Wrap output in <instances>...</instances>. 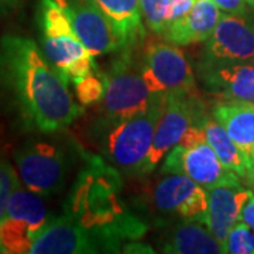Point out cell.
Listing matches in <instances>:
<instances>
[{
    "label": "cell",
    "mask_w": 254,
    "mask_h": 254,
    "mask_svg": "<svg viewBox=\"0 0 254 254\" xmlns=\"http://www.w3.org/2000/svg\"><path fill=\"white\" fill-rule=\"evenodd\" d=\"M14 160L18 180L31 192L47 198L64 190L69 161L61 145L43 140L30 141L18 150Z\"/></svg>",
    "instance_id": "obj_6"
},
{
    "label": "cell",
    "mask_w": 254,
    "mask_h": 254,
    "mask_svg": "<svg viewBox=\"0 0 254 254\" xmlns=\"http://www.w3.org/2000/svg\"><path fill=\"white\" fill-rule=\"evenodd\" d=\"M196 0H168V9H167V28L173 24L174 21L184 17L190 11Z\"/></svg>",
    "instance_id": "obj_25"
},
{
    "label": "cell",
    "mask_w": 254,
    "mask_h": 254,
    "mask_svg": "<svg viewBox=\"0 0 254 254\" xmlns=\"http://www.w3.org/2000/svg\"><path fill=\"white\" fill-rule=\"evenodd\" d=\"M82 44L93 57L125 48L127 41L93 0H61Z\"/></svg>",
    "instance_id": "obj_11"
},
{
    "label": "cell",
    "mask_w": 254,
    "mask_h": 254,
    "mask_svg": "<svg viewBox=\"0 0 254 254\" xmlns=\"http://www.w3.org/2000/svg\"><path fill=\"white\" fill-rule=\"evenodd\" d=\"M20 182L17 171L11 167V164L0 157V219L4 215L10 196L14 188Z\"/></svg>",
    "instance_id": "obj_24"
},
{
    "label": "cell",
    "mask_w": 254,
    "mask_h": 254,
    "mask_svg": "<svg viewBox=\"0 0 254 254\" xmlns=\"http://www.w3.org/2000/svg\"><path fill=\"white\" fill-rule=\"evenodd\" d=\"M105 76L106 91L100 102L105 118L112 125L141 113L157 96L148 89L141 72V64L133 57L130 46L122 48Z\"/></svg>",
    "instance_id": "obj_4"
},
{
    "label": "cell",
    "mask_w": 254,
    "mask_h": 254,
    "mask_svg": "<svg viewBox=\"0 0 254 254\" xmlns=\"http://www.w3.org/2000/svg\"><path fill=\"white\" fill-rule=\"evenodd\" d=\"M199 116V103L192 93L168 95L165 98L163 113L155 127L154 140L147 155L144 174L151 173L174 147L180 144L187 130L202 119Z\"/></svg>",
    "instance_id": "obj_9"
},
{
    "label": "cell",
    "mask_w": 254,
    "mask_h": 254,
    "mask_svg": "<svg viewBox=\"0 0 254 254\" xmlns=\"http://www.w3.org/2000/svg\"><path fill=\"white\" fill-rule=\"evenodd\" d=\"M219 9L227 14L245 16L247 11V0H212Z\"/></svg>",
    "instance_id": "obj_26"
},
{
    "label": "cell",
    "mask_w": 254,
    "mask_h": 254,
    "mask_svg": "<svg viewBox=\"0 0 254 254\" xmlns=\"http://www.w3.org/2000/svg\"><path fill=\"white\" fill-rule=\"evenodd\" d=\"M140 9L145 26L155 34L163 36L167 30L168 0H140Z\"/></svg>",
    "instance_id": "obj_22"
},
{
    "label": "cell",
    "mask_w": 254,
    "mask_h": 254,
    "mask_svg": "<svg viewBox=\"0 0 254 254\" xmlns=\"http://www.w3.org/2000/svg\"><path fill=\"white\" fill-rule=\"evenodd\" d=\"M203 82L225 103H254V64L206 65Z\"/></svg>",
    "instance_id": "obj_14"
},
{
    "label": "cell",
    "mask_w": 254,
    "mask_h": 254,
    "mask_svg": "<svg viewBox=\"0 0 254 254\" xmlns=\"http://www.w3.org/2000/svg\"><path fill=\"white\" fill-rule=\"evenodd\" d=\"M0 76L26 122L43 133L61 131L82 113L66 76L31 38L16 34L1 38Z\"/></svg>",
    "instance_id": "obj_1"
},
{
    "label": "cell",
    "mask_w": 254,
    "mask_h": 254,
    "mask_svg": "<svg viewBox=\"0 0 254 254\" xmlns=\"http://www.w3.org/2000/svg\"><path fill=\"white\" fill-rule=\"evenodd\" d=\"M154 209L165 216L182 220L205 222L208 210V190L184 174H167L151 192Z\"/></svg>",
    "instance_id": "obj_10"
},
{
    "label": "cell",
    "mask_w": 254,
    "mask_h": 254,
    "mask_svg": "<svg viewBox=\"0 0 254 254\" xmlns=\"http://www.w3.org/2000/svg\"><path fill=\"white\" fill-rule=\"evenodd\" d=\"M72 83L78 100L82 105H91L103 99L106 91V76L105 73L99 72L98 68H95L91 73L82 76Z\"/></svg>",
    "instance_id": "obj_21"
},
{
    "label": "cell",
    "mask_w": 254,
    "mask_h": 254,
    "mask_svg": "<svg viewBox=\"0 0 254 254\" xmlns=\"http://www.w3.org/2000/svg\"><path fill=\"white\" fill-rule=\"evenodd\" d=\"M252 163H253V167H254V157H253V160H252Z\"/></svg>",
    "instance_id": "obj_31"
},
{
    "label": "cell",
    "mask_w": 254,
    "mask_h": 254,
    "mask_svg": "<svg viewBox=\"0 0 254 254\" xmlns=\"http://www.w3.org/2000/svg\"><path fill=\"white\" fill-rule=\"evenodd\" d=\"M206 65L252 63L254 60V23L245 16L223 13L206 40Z\"/></svg>",
    "instance_id": "obj_12"
},
{
    "label": "cell",
    "mask_w": 254,
    "mask_h": 254,
    "mask_svg": "<svg viewBox=\"0 0 254 254\" xmlns=\"http://www.w3.org/2000/svg\"><path fill=\"white\" fill-rule=\"evenodd\" d=\"M51 218L44 196L18 182L0 219V253H30Z\"/></svg>",
    "instance_id": "obj_5"
},
{
    "label": "cell",
    "mask_w": 254,
    "mask_h": 254,
    "mask_svg": "<svg viewBox=\"0 0 254 254\" xmlns=\"http://www.w3.org/2000/svg\"><path fill=\"white\" fill-rule=\"evenodd\" d=\"M249 182H250V184L253 185V190H254V177H253V178H252V180H250V181H249Z\"/></svg>",
    "instance_id": "obj_30"
},
{
    "label": "cell",
    "mask_w": 254,
    "mask_h": 254,
    "mask_svg": "<svg viewBox=\"0 0 254 254\" xmlns=\"http://www.w3.org/2000/svg\"><path fill=\"white\" fill-rule=\"evenodd\" d=\"M226 253L254 254V232L245 222H237L226 239Z\"/></svg>",
    "instance_id": "obj_23"
},
{
    "label": "cell",
    "mask_w": 254,
    "mask_h": 254,
    "mask_svg": "<svg viewBox=\"0 0 254 254\" xmlns=\"http://www.w3.org/2000/svg\"><path fill=\"white\" fill-rule=\"evenodd\" d=\"M247 3H249V6H252L254 9V0H247Z\"/></svg>",
    "instance_id": "obj_29"
},
{
    "label": "cell",
    "mask_w": 254,
    "mask_h": 254,
    "mask_svg": "<svg viewBox=\"0 0 254 254\" xmlns=\"http://www.w3.org/2000/svg\"><path fill=\"white\" fill-rule=\"evenodd\" d=\"M222 14V10L212 0H196L184 17L165 30L163 37L177 46L203 43L212 36Z\"/></svg>",
    "instance_id": "obj_16"
},
{
    "label": "cell",
    "mask_w": 254,
    "mask_h": 254,
    "mask_svg": "<svg viewBox=\"0 0 254 254\" xmlns=\"http://www.w3.org/2000/svg\"><path fill=\"white\" fill-rule=\"evenodd\" d=\"M252 63H253V64H254V60H253V61H252Z\"/></svg>",
    "instance_id": "obj_32"
},
{
    "label": "cell",
    "mask_w": 254,
    "mask_h": 254,
    "mask_svg": "<svg viewBox=\"0 0 254 254\" xmlns=\"http://www.w3.org/2000/svg\"><path fill=\"white\" fill-rule=\"evenodd\" d=\"M203 223L187 220L177 226L165 239L164 253L173 254H223L225 247Z\"/></svg>",
    "instance_id": "obj_17"
},
{
    "label": "cell",
    "mask_w": 254,
    "mask_h": 254,
    "mask_svg": "<svg viewBox=\"0 0 254 254\" xmlns=\"http://www.w3.org/2000/svg\"><path fill=\"white\" fill-rule=\"evenodd\" d=\"M109 17L128 46L145 36L140 0H93Z\"/></svg>",
    "instance_id": "obj_20"
},
{
    "label": "cell",
    "mask_w": 254,
    "mask_h": 254,
    "mask_svg": "<svg viewBox=\"0 0 254 254\" xmlns=\"http://www.w3.org/2000/svg\"><path fill=\"white\" fill-rule=\"evenodd\" d=\"M141 72L153 95L192 93L195 76L185 54L173 43L153 41L145 47L141 58Z\"/></svg>",
    "instance_id": "obj_7"
},
{
    "label": "cell",
    "mask_w": 254,
    "mask_h": 254,
    "mask_svg": "<svg viewBox=\"0 0 254 254\" xmlns=\"http://www.w3.org/2000/svg\"><path fill=\"white\" fill-rule=\"evenodd\" d=\"M37 21L43 53L68 81L75 82L96 68L95 57L76 36L61 0H40Z\"/></svg>",
    "instance_id": "obj_2"
},
{
    "label": "cell",
    "mask_w": 254,
    "mask_h": 254,
    "mask_svg": "<svg viewBox=\"0 0 254 254\" xmlns=\"http://www.w3.org/2000/svg\"><path fill=\"white\" fill-rule=\"evenodd\" d=\"M163 174H184L205 190L216 187H239L240 177L220 163L208 143L182 147L177 145L164 158Z\"/></svg>",
    "instance_id": "obj_8"
},
{
    "label": "cell",
    "mask_w": 254,
    "mask_h": 254,
    "mask_svg": "<svg viewBox=\"0 0 254 254\" xmlns=\"http://www.w3.org/2000/svg\"><path fill=\"white\" fill-rule=\"evenodd\" d=\"M17 1L18 0H0V11H1V10H6V9H10V7H13Z\"/></svg>",
    "instance_id": "obj_28"
},
{
    "label": "cell",
    "mask_w": 254,
    "mask_h": 254,
    "mask_svg": "<svg viewBox=\"0 0 254 254\" xmlns=\"http://www.w3.org/2000/svg\"><path fill=\"white\" fill-rule=\"evenodd\" d=\"M213 118L252 161L254 157V103H220Z\"/></svg>",
    "instance_id": "obj_19"
},
{
    "label": "cell",
    "mask_w": 254,
    "mask_h": 254,
    "mask_svg": "<svg viewBox=\"0 0 254 254\" xmlns=\"http://www.w3.org/2000/svg\"><path fill=\"white\" fill-rule=\"evenodd\" d=\"M250 190L239 187H216L208 190L209 203L203 225L225 247L229 232L237 222L243 205L250 195ZM226 252V249H225Z\"/></svg>",
    "instance_id": "obj_15"
},
{
    "label": "cell",
    "mask_w": 254,
    "mask_h": 254,
    "mask_svg": "<svg viewBox=\"0 0 254 254\" xmlns=\"http://www.w3.org/2000/svg\"><path fill=\"white\" fill-rule=\"evenodd\" d=\"M98 240L76 223L71 216L51 218L43 233L38 236L30 254H83L99 253Z\"/></svg>",
    "instance_id": "obj_13"
},
{
    "label": "cell",
    "mask_w": 254,
    "mask_h": 254,
    "mask_svg": "<svg viewBox=\"0 0 254 254\" xmlns=\"http://www.w3.org/2000/svg\"><path fill=\"white\" fill-rule=\"evenodd\" d=\"M240 220L245 222L247 226L250 227L254 232V192L252 190L249 198L243 205L242 213H240Z\"/></svg>",
    "instance_id": "obj_27"
},
{
    "label": "cell",
    "mask_w": 254,
    "mask_h": 254,
    "mask_svg": "<svg viewBox=\"0 0 254 254\" xmlns=\"http://www.w3.org/2000/svg\"><path fill=\"white\" fill-rule=\"evenodd\" d=\"M202 126L205 128L206 143L213 148L220 163L240 178L250 181L254 177L253 163L229 136L226 128L215 118H202Z\"/></svg>",
    "instance_id": "obj_18"
},
{
    "label": "cell",
    "mask_w": 254,
    "mask_h": 254,
    "mask_svg": "<svg viewBox=\"0 0 254 254\" xmlns=\"http://www.w3.org/2000/svg\"><path fill=\"white\" fill-rule=\"evenodd\" d=\"M165 98L157 95L141 113L115 123L106 137V154L115 167L126 175H144L147 155L154 140Z\"/></svg>",
    "instance_id": "obj_3"
}]
</instances>
